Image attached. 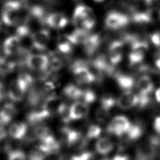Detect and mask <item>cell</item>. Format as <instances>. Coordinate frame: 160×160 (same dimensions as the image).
<instances>
[{
  "mask_svg": "<svg viewBox=\"0 0 160 160\" xmlns=\"http://www.w3.org/2000/svg\"><path fill=\"white\" fill-rule=\"evenodd\" d=\"M114 78L116 81L122 89L124 91H130L134 85V79L129 75L121 74L120 72L114 73Z\"/></svg>",
  "mask_w": 160,
  "mask_h": 160,
  "instance_id": "cell-17",
  "label": "cell"
},
{
  "mask_svg": "<svg viewBox=\"0 0 160 160\" xmlns=\"http://www.w3.org/2000/svg\"><path fill=\"white\" fill-rule=\"evenodd\" d=\"M10 146V140L8 134L4 131L0 132V151L9 149Z\"/></svg>",
  "mask_w": 160,
  "mask_h": 160,
  "instance_id": "cell-31",
  "label": "cell"
},
{
  "mask_svg": "<svg viewBox=\"0 0 160 160\" xmlns=\"http://www.w3.org/2000/svg\"><path fill=\"white\" fill-rule=\"evenodd\" d=\"M101 43V38L99 34H89L82 43L84 51L88 55L92 56L97 51Z\"/></svg>",
  "mask_w": 160,
  "mask_h": 160,
  "instance_id": "cell-13",
  "label": "cell"
},
{
  "mask_svg": "<svg viewBox=\"0 0 160 160\" xmlns=\"http://www.w3.org/2000/svg\"><path fill=\"white\" fill-rule=\"evenodd\" d=\"M92 16L94 15L91 8L84 4H79L74 10L72 22L77 28H81L84 21Z\"/></svg>",
  "mask_w": 160,
  "mask_h": 160,
  "instance_id": "cell-9",
  "label": "cell"
},
{
  "mask_svg": "<svg viewBox=\"0 0 160 160\" xmlns=\"http://www.w3.org/2000/svg\"><path fill=\"white\" fill-rule=\"evenodd\" d=\"M116 101L117 100H116V99L112 95L107 94L101 98L100 106L110 111L116 104Z\"/></svg>",
  "mask_w": 160,
  "mask_h": 160,
  "instance_id": "cell-26",
  "label": "cell"
},
{
  "mask_svg": "<svg viewBox=\"0 0 160 160\" xmlns=\"http://www.w3.org/2000/svg\"><path fill=\"white\" fill-rule=\"evenodd\" d=\"M16 113L17 109L13 104L6 103L0 110V121L6 125L11 121Z\"/></svg>",
  "mask_w": 160,
  "mask_h": 160,
  "instance_id": "cell-16",
  "label": "cell"
},
{
  "mask_svg": "<svg viewBox=\"0 0 160 160\" xmlns=\"http://www.w3.org/2000/svg\"><path fill=\"white\" fill-rule=\"evenodd\" d=\"M51 132L48 127L43 125H38L33 129L32 135L34 138H38L41 140Z\"/></svg>",
  "mask_w": 160,
  "mask_h": 160,
  "instance_id": "cell-27",
  "label": "cell"
},
{
  "mask_svg": "<svg viewBox=\"0 0 160 160\" xmlns=\"http://www.w3.org/2000/svg\"><path fill=\"white\" fill-rule=\"evenodd\" d=\"M28 126L23 122H16L12 123L8 130L9 134L13 138L21 139L26 134Z\"/></svg>",
  "mask_w": 160,
  "mask_h": 160,
  "instance_id": "cell-21",
  "label": "cell"
},
{
  "mask_svg": "<svg viewBox=\"0 0 160 160\" xmlns=\"http://www.w3.org/2000/svg\"><path fill=\"white\" fill-rule=\"evenodd\" d=\"M50 37V32L46 29H39L33 32L31 36L32 47L39 51L45 49Z\"/></svg>",
  "mask_w": 160,
  "mask_h": 160,
  "instance_id": "cell-7",
  "label": "cell"
},
{
  "mask_svg": "<svg viewBox=\"0 0 160 160\" xmlns=\"http://www.w3.org/2000/svg\"><path fill=\"white\" fill-rule=\"evenodd\" d=\"M0 28H1V23H0Z\"/></svg>",
  "mask_w": 160,
  "mask_h": 160,
  "instance_id": "cell-47",
  "label": "cell"
},
{
  "mask_svg": "<svg viewBox=\"0 0 160 160\" xmlns=\"http://www.w3.org/2000/svg\"><path fill=\"white\" fill-rule=\"evenodd\" d=\"M49 155H50V152L47 147L41 143L30 150L28 154V159L29 160H45Z\"/></svg>",
  "mask_w": 160,
  "mask_h": 160,
  "instance_id": "cell-19",
  "label": "cell"
},
{
  "mask_svg": "<svg viewBox=\"0 0 160 160\" xmlns=\"http://www.w3.org/2000/svg\"><path fill=\"white\" fill-rule=\"evenodd\" d=\"M89 34V31L81 28H76L71 33L66 35L72 44H82Z\"/></svg>",
  "mask_w": 160,
  "mask_h": 160,
  "instance_id": "cell-18",
  "label": "cell"
},
{
  "mask_svg": "<svg viewBox=\"0 0 160 160\" xmlns=\"http://www.w3.org/2000/svg\"><path fill=\"white\" fill-rule=\"evenodd\" d=\"M155 98L158 102L160 103V88H159L155 92Z\"/></svg>",
  "mask_w": 160,
  "mask_h": 160,
  "instance_id": "cell-40",
  "label": "cell"
},
{
  "mask_svg": "<svg viewBox=\"0 0 160 160\" xmlns=\"http://www.w3.org/2000/svg\"><path fill=\"white\" fill-rule=\"evenodd\" d=\"M89 112L88 105L82 101H76L69 107V114L71 121L85 118Z\"/></svg>",
  "mask_w": 160,
  "mask_h": 160,
  "instance_id": "cell-15",
  "label": "cell"
},
{
  "mask_svg": "<svg viewBox=\"0 0 160 160\" xmlns=\"http://www.w3.org/2000/svg\"><path fill=\"white\" fill-rule=\"evenodd\" d=\"M159 18H160V14H159Z\"/></svg>",
  "mask_w": 160,
  "mask_h": 160,
  "instance_id": "cell-50",
  "label": "cell"
},
{
  "mask_svg": "<svg viewBox=\"0 0 160 160\" xmlns=\"http://www.w3.org/2000/svg\"><path fill=\"white\" fill-rule=\"evenodd\" d=\"M129 158L126 154H118L114 156L112 160H129Z\"/></svg>",
  "mask_w": 160,
  "mask_h": 160,
  "instance_id": "cell-38",
  "label": "cell"
},
{
  "mask_svg": "<svg viewBox=\"0 0 160 160\" xmlns=\"http://www.w3.org/2000/svg\"><path fill=\"white\" fill-rule=\"evenodd\" d=\"M139 95L130 91H125L116 101L118 106L122 109H129L138 104Z\"/></svg>",
  "mask_w": 160,
  "mask_h": 160,
  "instance_id": "cell-10",
  "label": "cell"
},
{
  "mask_svg": "<svg viewBox=\"0 0 160 160\" xmlns=\"http://www.w3.org/2000/svg\"><path fill=\"white\" fill-rule=\"evenodd\" d=\"M72 44L66 34L60 35L57 39V49L62 54H69L71 52Z\"/></svg>",
  "mask_w": 160,
  "mask_h": 160,
  "instance_id": "cell-24",
  "label": "cell"
},
{
  "mask_svg": "<svg viewBox=\"0 0 160 160\" xmlns=\"http://www.w3.org/2000/svg\"><path fill=\"white\" fill-rule=\"evenodd\" d=\"M58 160H73L72 155L69 154H63L59 157Z\"/></svg>",
  "mask_w": 160,
  "mask_h": 160,
  "instance_id": "cell-39",
  "label": "cell"
},
{
  "mask_svg": "<svg viewBox=\"0 0 160 160\" xmlns=\"http://www.w3.org/2000/svg\"><path fill=\"white\" fill-rule=\"evenodd\" d=\"M102 160H112V159H109V158H104V159H102Z\"/></svg>",
  "mask_w": 160,
  "mask_h": 160,
  "instance_id": "cell-44",
  "label": "cell"
},
{
  "mask_svg": "<svg viewBox=\"0 0 160 160\" xmlns=\"http://www.w3.org/2000/svg\"><path fill=\"white\" fill-rule=\"evenodd\" d=\"M75 1H79V0H75Z\"/></svg>",
  "mask_w": 160,
  "mask_h": 160,
  "instance_id": "cell-48",
  "label": "cell"
},
{
  "mask_svg": "<svg viewBox=\"0 0 160 160\" xmlns=\"http://www.w3.org/2000/svg\"><path fill=\"white\" fill-rule=\"evenodd\" d=\"M144 132V128L140 123L131 124L129 129L126 133L128 139L136 141L140 138Z\"/></svg>",
  "mask_w": 160,
  "mask_h": 160,
  "instance_id": "cell-25",
  "label": "cell"
},
{
  "mask_svg": "<svg viewBox=\"0 0 160 160\" xmlns=\"http://www.w3.org/2000/svg\"><path fill=\"white\" fill-rule=\"evenodd\" d=\"M63 103L64 102L59 97L51 94L46 98L41 105V107L47 111L50 116H51L54 113L58 114L59 108Z\"/></svg>",
  "mask_w": 160,
  "mask_h": 160,
  "instance_id": "cell-14",
  "label": "cell"
},
{
  "mask_svg": "<svg viewBox=\"0 0 160 160\" xmlns=\"http://www.w3.org/2000/svg\"><path fill=\"white\" fill-rule=\"evenodd\" d=\"M49 59L46 54H29L25 61V64L29 69L38 71H45L49 67Z\"/></svg>",
  "mask_w": 160,
  "mask_h": 160,
  "instance_id": "cell-6",
  "label": "cell"
},
{
  "mask_svg": "<svg viewBox=\"0 0 160 160\" xmlns=\"http://www.w3.org/2000/svg\"><path fill=\"white\" fill-rule=\"evenodd\" d=\"M131 1H142V0H131Z\"/></svg>",
  "mask_w": 160,
  "mask_h": 160,
  "instance_id": "cell-45",
  "label": "cell"
},
{
  "mask_svg": "<svg viewBox=\"0 0 160 160\" xmlns=\"http://www.w3.org/2000/svg\"><path fill=\"white\" fill-rule=\"evenodd\" d=\"M124 41L121 39L112 41L109 46V61L115 66L118 65L122 59Z\"/></svg>",
  "mask_w": 160,
  "mask_h": 160,
  "instance_id": "cell-8",
  "label": "cell"
},
{
  "mask_svg": "<svg viewBox=\"0 0 160 160\" xmlns=\"http://www.w3.org/2000/svg\"><path fill=\"white\" fill-rule=\"evenodd\" d=\"M92 158L93 154L90 151H85L78 154L72 155L73 160H91Z\"/></svg>",
  "mask_w": 160,
  "mask_h": 160,
  "instance_id": "cell-35",
  "label": "cell"
},
{
  "mask_svg": "<svg viewBox=\"0 0 160 160\" xmlns=\"http://www.w3.org/2000/svg\"><path fill=\"white\" fill-rule=\"evenodd\" d=\"M96 98V94L92 90L86 89L84 90L82 98L81 99V101H82L86 104L87 105H89L93 103L95 101Z\"/></svg>",
  "mask_w": 160,
  "mask_h": 160,
  "instance_id": "cell-29",
  "label": "cell"
},
{
  "mask_svg": "<svg viewBox=\"0 0 160 160\" xmlns=\"http://www.w3.org/2000/svg\"><path fill=\"white\" fill-rule=\"evenodd\" d=\"M2 49H1V48H0V53L2 52Z\"/></svg>",
  "mask_w": 160,
  "mask_h": 160,
  "instance_id": "cell-46",
  "label": "cell"
},
{
  "mask_svg": "<svg viewBox=\"0 0 160 160\" xmlns=\"http://www.w3.org/2000/svg\"><path fill=\"white\" fill-rule=\"evenodd\" d=\"M101 133V128L96 124H91L89 126L86 132V139L88 140L98 138Z\"/></svg>",
  "mask_w": 160,
  "mask_h": 160,
  "instance_id": "cell-28",
  "label": "cell"
},
{
  "mask_svg": "<svg viewBox=\"0 0 160 160\" xmlns=\"http://www.w3.org/2000/svg\"><path fill=\"white\" fill-rule=\"evenodd\" d=\"M8 160H27V158L22 151L14 150L9 153Z\"/></svg>",
  "mask_w": 160,
  "mask_h": 160,
  "instance_id": "cell-33",
  "label": "cell"
},
{
  "mask_svg": "<svg viewBox=\"0 0 160 160\" xmlns=\"http://www.w3.org/2000/svg\"><path fill=\"white\" fill-rule=\"evenodd\" d=\"M131 125L129 119L122 115L115 116L108 124L107 132L116 136H122L125 134Z\"/></svg>",
  "mask_w": 160,
  "mask_h": 160,
  "instance_id": "cell-4",
  "label": "cell"
},
{
  "mask_svg": "<svg viewBox=\"0 0 160 160\" xmlns=\"http://www.w3.org/2000/svg\"><path fill=\"white\" fill-rule=\"evenodd\" d=\"M4 124L0 121V132L3 131V129H4Z\"/></svg>",
  "mask_w": 160,
  "mask_h": 160,
  "instance_id": "cell-42",
  "label": "cell"
},
{
  "mask_svg": "<svg viewBox=\"0 0 160 160\" xmlns=\"http://www.w3.org/2000/svg\"><path fill=\"white\" fill-rule=\"evenodd\" d=\"M6 74L0 69V83H2V81L4 79Z\"/></svg>",
  "mask_w": 160,
  "mask_h": 160,
  "instance_id": "cell-41",
  "label": "cell"
},
{
  "mask_svg": "<svg viewBox=\"0 0 160 160\" xmlns=\"http://www.w3.org/2000/svg\"><path fill=\"white\" fill-rule=\"evenodd\" d=\"M63 66V62L61 59L56 56H53L49 60V67L52 71H58L61 69Z\"/></svg>",
  "mask_w": 160,
  "mask_h": 160,
  "instance_id": "cell-32",
  "label": "cell"
},
{
  "mask_svg": "<svg viewBox=\"0 0 160 160\" xmlns=\"http://www.w3.org/2000/svg\"><path fill=\"white\" fill-rule=\"evenodd\" d=\"M94 1H95V2H103L104 0H93Z\"/></svg>",
  "mask_w": 160,
  "mask_h": 160,
  "instance_id": "cell-43",
  "label": "cell"
},
{
  "mask_svg": "<svg viewBox=\"0 0 160 160\" xmlns=\"http://www.w3.org/2000/svg\"><path fill=\"white\" fill-rule=\"evenodd\" d=\"M95 148L98 153L105 155L109 153L112 150L113 142L108 138H101L96 141Z\"/></svg>",
  "mask_w": 160,
  "mask_h": 160,
  "instance_id": "cell-22",
  "label": "cell"
},
{
  "mask_svg": "<svg viewBox=\"0 0 160 160\" xmlns=\"http://www.w3.org/2000/svg\"><path fill=\"white\" fill-rule=\"evenodd\" d=\"M109 111L101 107V106L97 109L95 112V117L96 120L99 122H104L109 116Z\"/></svg>",
  "mask_w": 160,
  "mask_h": 160,
  "instance_id": "cell-30",
  "label": "cell"
},
{
  "mask_svg": "<svg viewBox=\"0 0 160 160\" xmlns=\"http://www.w3.org/2000/svg\"><path fill=\"white\" fill-rule=\"evenodd\" d=\"M34 82L33 78L28 73H21L9 84L8 94L14 102L21 101L28 89Z\"/></svg>",
  "mask_w": 160,
  "mask_h": 160,
  "instance_id": "cell-2",
  "label": "cell"
},
{
  "mask_svg": "<svg viewBox=\"0 0 160 160\" xmlns=\"http://www.w3.org/2000/svg\"><path fill=\"white\" fill-rule=\"evenodd\" d=\"M22 1H25V0H22Z\"/></svg>",
  "mask_w": 160,
  "mask_h": 160,
  "instance_id": "cell-49",
  "label": "cell"
},
{
  "mask_svg": "<svg viewBox=\"0 0 160 160\" xmlns=\"http://www.w3.org/2000/svg\"><path fill=\"white\" fill-rule=\"evenodd\" d=\"M154 129L157 133L160 134V116H158L155 118L154 121Z\"/></svg>",
  "mask_w": 160,
  "mask_h": 160,
  "instance_id": "cell-37",
  "label": "cell"
},
{
  "mask_svg": "<svg viewBox=\"0 0 160 160\" xmlns=\"http://www.w3.org/2000/svg\"><path fill=\"white\" fill-rule=\"evenodd\" d=\"M151 42L157 48H160V31H156L150 35Z\"/></svg>",
  "mask_w": 160,
  "mask_h": 160,
  "instance_id": "cell-36",
  "label": "cell"
},
{
  "mask_svg": "<svg viewBox=\"0 0 160 160\" xmlns=\"http://www.w3.org/2000/svg\"><path fill=\"white\" fill-rule=\"evenodd\" d=\"M84 90L74 84H68L63 89L64 95L72 100H81Z\"/></svg>",
  "mask_w": 160,
  "mask_h": 160,
  "instance_id": "cell-23",
  "label": "cell"
},
{
  "mask_svg": "<svg viewBox=\"0 0 160 160\" xmlns=\"http://www.w3.org/2000/svg\"><path fill=\"white\" fill-rule=\"evenodd\" d=\"M151 102V99L149 95L147 94H139V101L138 106L139 108L143 109L146 108Z\"/></svg>",
  "mask_w": 160,
  "mask_h": 160,
  "instance_id": "cell-34",
  "label": "cell"
},
{
  "mask_svg": "<svg viewBox=\"0 0 160 160\" xmlns=\"http://www.w3.org/2000/svg\"><path fill=\"white\" fill-rule=\"evenodd\" d=\"M45 24L54 29H62L68 24V19L66 16L61 12H52L47 15Z\"/></svg>",
  "mask_w": 160,
  "mask_h": 160,
  "instance_id": "cell-12",
  "label": "cell"
},
{
  "mask_svg": "<svg viewBox=\"0 0 160 160\" xmlns=\"http://www.w3.org/2000/svg\"><path fill=\"white\" fill-rule=\"evenodd\" d=\"M24 6L21 0L7 1L1 9V19L6 25L13 26L21 21L22 10Z\"/></svg>",
  "mask_w": 160,
  "mask_h": 160,
  "instance_id": "cell-1",
  "label": "cell"
},
{
  "mask_svg": "<svg viewBox=\"0 0 160 160\" xmlns=\"http://www.w3.org/2000/svg\"><path fill=\"white\" fill-rule=\"evenodd\" d=\"M137 88L139 94L149 95L154 89L153 82L148 75H142L138 80Z\"/></svg>",
  "mask_w": 160,
  "mask_h": 160,
  "instance_id": "cell-20",
  "label": "cell"
},
{
  "mask_svg": "<svg viewBox=\"0 0 160 160\" xmlns=\"http://www.w3.org/2000/svg\"><path fill=\"white\" fill-rule=\"evenodd\" d=\"M75 80L79 84H91L96 79V75L87 66L86 62L78 60L73 62L71 66Z\"/></svg>",
  "mask_w": 160,
  "mask_h": 160,
  "instance_id": "cell-3",
  "label": "cell"
},
{
  "mask_svg": "<svg viewBox=\"0 0 160 160\" xmlns=\"http://www.w3.org/2000/svg\"><path fill=\"white\" fill-rule=\"evenodd\" d=\"M130 21L129 18L122 13L115 11L108 12L104 20L105 26L111 29H118L126 26Z\"/></svg>",
  "mask_w": 160,
  "mask_h": 160,
  "instance_id": "cell-5",
  "label": "cell"
},
{
  "mask_svg": "<svg viewBox=\"0 0 160 160\" xmlns=\"http://www.w3.org/2000/svg\"><path fill=\"white\" fill-rule=\"evenodd\" d=\"M21 48V39L16 35L9 36L3 42L2 51L7 56L16 55Z\"/></svg>",
  "mask_w": 160,
  "mask_h": 160,
  "instance_id": "cell-11",
  "label": "cell"
}]
</instances>
